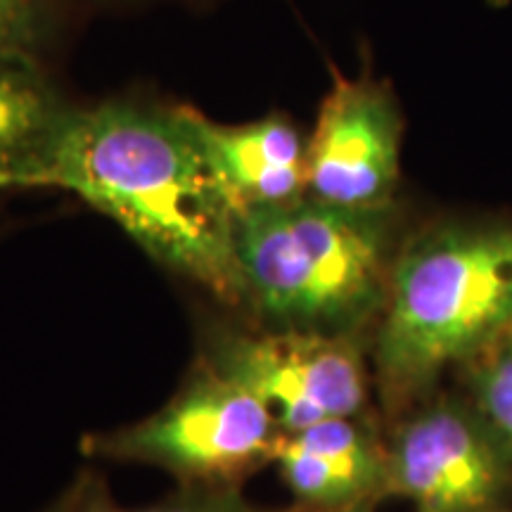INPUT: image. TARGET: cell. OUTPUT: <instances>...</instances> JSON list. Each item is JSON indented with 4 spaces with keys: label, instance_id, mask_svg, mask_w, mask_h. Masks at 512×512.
Wrapping results in <instances>:
<instances>
[{
    "label": "cell",
    "instance_id": "cell-4",
    "mask_svg": "<svg viewBox=\"0 0 512 512\" xmlns=\"http://www.w3.org/2000/svg\"><path fill=\"white\" fill-rule=\"evenodd\" d=\"M278 439L280 430L259 399L202 363L162 411L105 434L93 448L164 467L185 484H235L273 460Z\"/></svg>",
    "mask_w": 512,
    "mask_h": 512
},
{
    "label": "cell",
    "instance_id": "cell-3",
    "mask_svg": "<svg viewBox=\"0 0 512 512\" xmlns=\"http://www.w3.org/2000/svg\"><path fill=\"white\" fill-rule=\"evenodd\" d=\"M399 247L394 207L342 209L304 195L238 219L247 304L275 330L358 337L382 316Z\"/></svg>",
    "mask_w": 512,
    "mask_h": 512
},
{
    "label": "cell",
    "instance_id": "cell-16",
    "mask_svg": "<svg viewBox=\"0 0 512 512\" xmlns=\"http://www.w3.org/2000/svg\"><path fill=\"white\" fill-rule=\"evenodd\" d=\"M53 512H67V503H64V505H60V508H55Z\"/></svg>",
    "mask_w": 512,
    "mask_h": 512
},
{
    "label": "cell",
    "instance_id": "cell-7",
    "mask_svg": "<svg viewBox=\"0 0 512 512\" xmlns=\"http://www.w3.org/2000/svg\"><path fill=\"white\" fill-rule=\"evenodd\" d=\"M401 112L368 76H335L306 147V195L342 209H389L401 178Z\"/></svg>",
    "mask_w": 512,
    "mask_h": 512
},
{
    "label": "cell",
    "instance_id": "cell-10",
    "mask_svg": "<svg viewBox=\"0 0 512 512\" xmlns=\"http://www.w3.org/2000/svg\"><path fill=\"white\" fill-rule=\"evenodd\" d=\"M67 112L36 55L0 53V188L36 162Z\"/></svg>",
    "mask_w": 512,
    "mask_h": 512
},
{
    "label": "cell",
    "instance_id": "cell-1",
    "mask_svg": "<svg viewBox=\"0 0 512 512\" xmlns=\"http://www.w3.org/2000/svg\"><path fill=\"white\" fill-rule=\"evenodd\" d=\"M10 188L74 192L178 275L245 306L238 211L216 181L185 107L102 102L69 110Z\"/></svg>",
    "mask_w": 512,
    "mask_h": 512
},
{
    "label": "cell",
    "instance_id": "cell-9",
    "mask_svg": "<svg viewBox=\"0 0 512 512\" xmlns=\"http://www.w3.org/2000/svg\"><path fill=\"white\" fill-rule=\"evenodd\" d=\"M273 460L299 508L375 503L389 489L387 444L361 415L280 434Z\"/></svg>",
    "mask_w": 512,
    "mask_h": 512
},
{
    "label": "cell",
    "instance_id": "cell-18",
    "mask_svg": "<svg viewBox=\"0 0 512 512\" xmlns=\"http://www.w3.org/2000/svg\"><path fill=\"white\" fill-rule=\"evenodd\" d=\"M494 512H512V510H503V508H498V510H494Z\"/></svg>",
    "mask_w": 512,
    "mask_h": 512
},
{
    "label": "cell",
    "instance_id": "cell-5",
    "mask_svg": "<svg viewBox=\"0 0 512 512\" xmlns=\"http://www.w3.org/2000/svg\"><path fill=\"white\" fill-rule=\"evenodd\" d=\"M356 342L304 330H219L207 342L204 366L247 389L280 434H290L363 413L368 370Z\"/></svg>",
    "mask_w": 512,
    "mask_h": 512
},
{
    "label": "cell",
    "instance_id": "cell-15",
    "mask_svg": "<svg viewBox=\"0 0 512 512\" xmlns=\"http://www.w3.org/2000/svg\"><path fill=\"white\" fill-rule=\"evenodd\" d=\"M375 503H363V505H351V508H332V510H311V508H299V512H375Z\"/></svg>",
    "mask_w": 512,
    "mask_h": 512
},
{
    "label": "cell",
    "instance_id": "cell-11",
    "mask_svg": "<svg viewBox=\"0 0 512 512\" xmlns=\"http://www.w3.org/2000/svg\"><path fill=\"white\" fill-rule=\"evenodd\" d=\"M472 408L512 458V337L503 335L494 347L467 363Z\"/></svg>",
    "mask_w": 512,
    "mask_h": 512
},
{
    "label": "cell",
    "instance_id": "cell-13",
    "mask_svg": "<svg viewBox=\"0 0 512 512\" xmlns=\"http://www.w3.org/2000/svg\"><path fill=\"white\" fill-rule=\"evenodd\" d=\"M140 512H259L242 501L235 484H185L181 494Z\"/></svg>",
    "mask_w": 512,
    "mask_h": 512
},
{
    "label": "cell",
    "instance_id": "cell-2",
    "mask_svg": "<svg viewBox=\"0 0 512 512\" xmlns=\"http://www.w3.org/2000/svg\"><path fill=\"white\" fill-rule=\"evenodd\" d=\"M512 323V223L444 221L401 242L377 320L375 373L389 408L467 366Z\"/></svg>",
    "mask_w": 512,
    "mask_h": 512
},
{
    "label": "cell",
    "instance_id": "cell-8",
    "mask_svg": "<svg viewBox=\"0 0 512 512\" xmlns=\"http://www.w3.org/2000/svg\"><path fill=\"white\" fill-rule=\"evenodd\" d=\"M185 114L238 216L297 202L306 195L309 138L283 114H268L247 124H219L188 107Z\"/></svg>",
    "mask_w": 512,
    "mask_h": 512
},
{
    "label": "cell",
    "instance_id": "cell-6",
    "mask_svg": "<svg viewBox=\"0 0 512 512\" xmlns=\"http://www.w3.org/2000/svg\"><path fill=\"white\" fill-rule=\"evenodd\" d=\"M387 494L415 512H494L512 484V458L472 406L425 403L387 444Z\"/></svg>",
    "mask_w": 512,
    "mask_h": 512
},
{
    "label": "cell",
    "instance_id": "cell-14",
    "mask_svg": "<svg viewBox=\"0 0 512 512\" xmlns=\"http://www.w3.org/2000/svg\"><path fill=\"white\" fill-rule=\"evenodd\" d=\"M67 512H126L110 501L105 491L86 489L67 503Z\"/></svg>",
    "mask_w": 512,
    "mask_h": 512
},
{
    "label": "cell",
    "instance_id": "cell-17",
    "mask_svg": "<svg viewBox=\"0 0 512 512\" xmlns=\"http://www.w3.org/2000/svg\"><path fill=\"white\" fill-rule=\"evenodd\" d=\"M505 335H508V337H512V323H510V328H508V332H505Z\"/></svg>",
    "mask_w": 512,
    "mask_h": 512
},
{
    "label": "cell",
    "instance_id": "cell-12",
    "mask_svg": "<svg viewBox=\"0 0 512 512\" xmlns=\"http://www.w3.org/2000/svg\"><path fill=\"white\" fill-rule=\"evenodd\" d=\"M48 36L43 0H0V53L36 55Z\"/></svg>",
    "mask_w": 512,
    "mask_h": 512
}]
</instances>
